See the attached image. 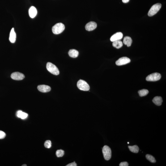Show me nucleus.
I'll list each match as a JSON object with an SVG mask.
<instances>
[{
  "label": "nucleus",
  "mask_w": 166,
  "mask_h": 166,
  "mask_svg": "<svg viewBox=\"0 0 166 166\" xmlns=\"http://www.w3.org/2000/svg\"><path fill=\"white\" fill-rule=\"evenodd\" d=\"M37 13V10L34 6H31L29 10V14L30 17L32 18H33L36 17Z\"/></svg>",
  "instance_id": "12"
},
{
  "label": "nucleus",
  "mask_w": 166,
  "mask_h": 166,
  "mask_svg": "<svg viewBox=\"0 0 166 166\" xmlns=\"http://www.w3.org/2000/svg\"><path fill=\"white\" fill-rule=\"evenodd\" d=\"M16 34L14 31V29L13 28L10 31L9 38V40L10 42L12 43H15L16 41Z\"/></svg>",
  "instance_id": "13"
},
{
  "label": "nucleus",
  "mask_w": 166,
  "mask_h": 166,
  "mask_svg": "<svg viewBox=\"0 0 166 166\" xmlns=\"http://www.w3.org/2000/svg\"><path fill=\"white\" fill-rule=\"evenodd\" d=\"M129 166L127 162H121L119 164L120 166Z\"/></svg>",
  "instance_id": "25"
},
{
  "label": "nucleus",
  "mask_w": 166,
  "mask_h": 166,
  "mask_svg": "<svg viewBox=\"0 0 166 166\" xmlns=\"http://www.w3.org/2000/svg\"><path fill=\"white\" fill-rule=\"evenodd\" d=\"M22 166H27V165H22Z\"/></svg>",
  "instance_id": "28"
},
{
  "label": "nucleus",
  "mask_w": 166,
  "mask_h": 166,
  "mask_svg": "<svg viewBox=\"0 0 166 166\" xmlns=\"http://www.w3.org/2000/svg\"><path fill=\"white\" fill-rule=\"evenodd\" d=\"M11 77L12 79L16 80H21L25 78L24 74L19 72H15L11 74Z\"/></svg>",
  "instance_id": "8"
},
{
  "label": "nucleus",
  "mask_w": 166,
  "mask_h": 166,
  "mask_svg": "<svg viewBox=\"0 0 166 166\" xmlns=\"http://www.w3.org/2000/svg\"><path fill=\"white\" fill-rule=\"evenodd\" d=\"M77 86L79 89L84 91H88L90 90L89 86L87 82L82 80H80L77 83Z\"/></svg>",
  "instance_id": "3"
},
{
  "label": "nucleus",
  "mask_w": 166,
  "mask_h": 166,
  "mask_svg": "<svg viewBox=\"0 0 166 166\" xmlns=\"http://www.w3.org/2000/svg\"><path fill=\"white\" fill-rule=\"evenodd\" d=\"M66 166H77V164L76 163H75V162H74V163H72L70 164H68Z\"/></svg>",
  "instance_id": "26"
},
{
  "label": "nucleus",
  "mask_w": 166,
  "mask_h": 166,
  "mask_svg": "<svg viewBox=\"0 0 166 166\" xmlns=\"http://www.w3.org/2000/svg\"><path fill=\"white\" fill-rule=\"evenodd\" d=\"M130 0H122V2L124 3H127L129 2Z\"/></svg>",
  "instance_id": "27"
},
{
  "label": "nucleus",
  "mask_w": 166,
  "mask_h": 166,
  "mask_svg": "<svg viewBox=\"0 0 166 166\" xmlns=\"http://www.w3.org/2000/svg\"><path fill=\"white\" fill-rule=\"evenodd\" d=\"M5 133L2 131L0 130V139H3L6 137Z\"/></svg>",
  "instance_id": "24"
},
{
  "label": "nucleus",
  "mask_w": 166,
  "mask_h": 166,
  "mask_svg": "<svg viewBox=\"0 0 166 166\" xmlns=\"http://www.w3.org/2000/svg\"><path fill=\"white\" fill-rule=\"evenodd\" d=\"M113 46L117 49H119L122 46L123 43L120 40H117L113 42Z\"/></svg>",
  "instance_id": "18"
},
{
  "label": "nucleus",
  "mask_w": 166,
  "mask_h": 166,
  "mask_svg": "<svg viewBox=\"0 0 166 166\" xmlns=\"http://www.w3.org/2000/svg\"><path fill=\"white\" fill-rule=\"evenodd\" d=\"M97 27V24L95 22L91 21L87 23L85 26L86 30L91 31L94 30Z\"/></svg>",
  "instance_id": "9"
},
{
  "label": "nucleus",
  "mask_w": 166,
  "mask_h": 166,
  "mask_svg": "<svg viewBox=\"0 0 166 166\" xmlns=\"http://www.w3.org/2000/svg\"><path fill=\"white\" fill-rule=\"evenodd\" d=\"M162 4L160 3H157L153 5L149 10L148 15L149 16H152L155 15L159 11L161 8Z\"/></svg>",
  "instance_id": "4"
},
{
  "label": "nucleus",
  "mask_w": 166,
  "mask_h": 166,
  "mask_svg": "<svg viewBox=\"0 0 166 166\" xmlns=\"http://www.w3.org/2000/svg\"><path fill=\"white\" fill-rule=\"evenodd\" d=\"M38 89L39 91L43 93H47L51 91V88L49 86L46 85H40L38 86Z\"/></svg>",
  "instance_id": "10"
},
{
  "label": "nucleus",
  "mask_w": 166,
  "mask_h": 166,
  "mask_svg": "<svg viewBox=\"0 0 166 166\" xmlns=\"http://www.w3.org/2000/svg\"><path fill=\"white\" fill-rule=\"evenodd\" d=\"M65 29V26L62 23H57L52 28V31L55 34L58 35L62 33Z\"/></svg>",
  "instance_id": "1"
},
{
  "label": "nucleus",
  "mask_w": 166,
  "mask_h": 166,
  "mask_svg": "<svg viewBox=\"0 0 166 166\" xmlns=\"http://www.w3.org/2000/svg\"><path fill=\"white\" fill-rule=\"evenodd\" d=\"M46 67L48 71L55 75H57L59 74V71L58 69L55 65L52 63H47Z\"/></svg>",
  "instance_id": "2"
},
{
  "label": "nucleus",
  "mask_w": 166,
  "mask_h": 166,
  "mask_svg": "<svg viewBox=\"0 0 166 166\" xmlns=\"http://www.w3.org/2000/svg\"><path fill=\"white\" fill-rule=\"evenodd\" d=\"M123 35L122 33L118 32L114 34L111 38V41L114 42L117 40H120L122 39Z\"/></svg>",
  "instance_id": "11"
},
{
  "label": "nucleus",
  "mask_w": 166,
  "mask_h": 166,
  "mask_svg": "<svg viewBox=\"0 0 166 166\" xmlns=\"http://www.w3.org/2000/svg\"><path fill=\"white\" fill-rule=\"evenodd\" d=\"M161 78V74L158 73H152L146 77V80L148 81H156Z\"/></svg>",
  "instance_id": "6"
},
{
  "label": "nucleus",
  "mask_w": 166,
  "mask_h": 166,
  "mask_svg": "<svg viewBox=\"0 0 166 166\" xmlns=\"http://www.w3.org/2000/svg\"><path fill=\"white\" fill-rule=\"evenodd\" d=\"M129 142H128V144H129Z\"/></svg>",
  "instance_id": "29"
},
{
  "label": "nucleus",
  "mask_w": 166,
  "mask_h": 166,
  "mask_svg": "<svg viewBox=\"0 0 166 166\" xmlns=\"http://www.w3.org/2000/svg\"><path fill=\"white\" fill-rule=\"evenodd\" d=\"M138 93L140 96L141 97L145 96L148 95L149 93V91L147 90L142 89L138 91Z\"/></svg>",
  "instance_id": "20"
},
{
  "label": "nucleus",
  "mask_w": 166,
  "mask_h": 166,
  "mask_svg": "<svg viewBox=\"0 0 166 166\" xmlns=\"http://www.w3.org/2000/svg\"><path fill=\"white\" fill-rule=\"evenodd\" d=\"M102 152L104 159L107 161L110 160L111 157V151L110 147L105 146L103 148Z\"/></svg>",
  "instance_id": "5"
},
{
  "label": "nucleus",
  "mask_w": 166,
  "mask_h": 166,
  "mask_svg": "<svg viewBox=\"0 0 166 166\" xmlns=\"http://www.w3.org/2000/svg\"><path fill=\"white\" fill-rule=\"evenodd\" d=\"M16 115L19 118L24 119L27 118L28 115L27 113L23 112L21 111H19L17 112Z\"/></svg>",
  "instance_id": "15"
},
{
  "label": "nucleus",
  "mask_w": 166,
  "mask_h": 166,
  "mask_svg": "<svg viewBox=\"0 0 166 166\" xmlns=\"http://www.w3.org/2000/svg\"><path fill=\"white\" fill-rule=\"evenodd\" d=\"M128 148L130 151L131 152L137 153L139 151V148L137 145L134 146H129Z\"/></svg>",
  "instance_id": "19"
},
{
  "label": "nucleus",
  "mask_w": 166,
  "mask_h": 166,
  "mask_svg": "<svg viewBox=\"0 0 166 166\" xmlns=\"http://www.w3.org/2000/svg\"><path fill=\"white\" fill-rule=\"evenodd\" d=\"M146 158L148 160L152 163H154L156 162V161L155 158L152 155L148 154V155H146Z\"/></svg>",
  "instance_id": "21"
},
{
  "label": "nucleus",
  "mask_w": 166,
  "mask_h": 166,
  "mask_svg": "<svg viewBox=\"0 0 166 166\" xmlns=\"http://www.w3.org/2000/svg\"><path fill=\"white\" fill-rule=\"evenodd\" d=\"M152 101L154 104L158 106L161 105L163 102V99L160 96L155 97L153 99Z\"/></svg>",
  "instance_id": "14"
},
{
  "label": "nucleus",
  "mask_w": 166,
  "mask_h": 166,
  "mask_svg": "<svg viewBox=\"0 0 166 166\" xmlns=\"http://www.w3.org/2000/svg\"><path fill=\"white\" fill-rule=\"evenodd\" d=\"M68 54L70 57L73 58H76L78 57L79 52L75 49H71L69 51Z\"/></svg>",
  "instance_id": "16"
},
{
  "label": "nucleus",
  "mask_w": 166,
  "mask_h": 166,
  "mask_svg": "<svg viewBox=\"0 0 166 166\" xmlns=\"http://www.w3.org/2000/svg\"><path fill=\"white\" fill-rule=\"evenodd\" d=\"M123 42L124 44L127 45V47H129L131 45L132 40L130 37L125 36L124 38Z\"/></svg>",
  "instance_id": "17"
},
{
  "label": "nucleus",
  "mask_w": 166,
  "mask_h": 166,
  "mask_svg": "<svg viewBox=\"0 0 166 166\" xmlns=\"http://www.w3.org/2000/svg\"><path fill=\"white\" fill-rule=\"evenodd\" d=\"M130 62V58L127 57H122L116 61V64L117 66H121L129 63Z\"/></svg>",
  "instance_id": "7"
},
{
  "label": "nucleus",
  "mask_w": 166,
  "mask_h": 166,
  "mask_svg": "<svg viewBox=\"0 0 166 166\" xmlns=\"http://www.w3.org/2000/svg\"><path fill=\"white\" fill-rule=\"evenodd\" d=\"M44 146L47 148H50L52 147V142L50 140H47L44 143Z\"/></svg>",
  "instance_id": "23"
},
{
  "label": "nucleus",
  "mask_w": 166,
  "mask_h": 166,
  "mask_svg": "<svg viewBox=\"0 0 166 166\" xmlns=\"http://www.w3.org/2000/svg\"><path fill=\"white\" fill-rule=\"evenodd\" d=\"M64 151L62 150H57L56 152V155L57 157H61L63 156Z\"/></svg>",
  "instance_id": "22"
}]
</instances>
